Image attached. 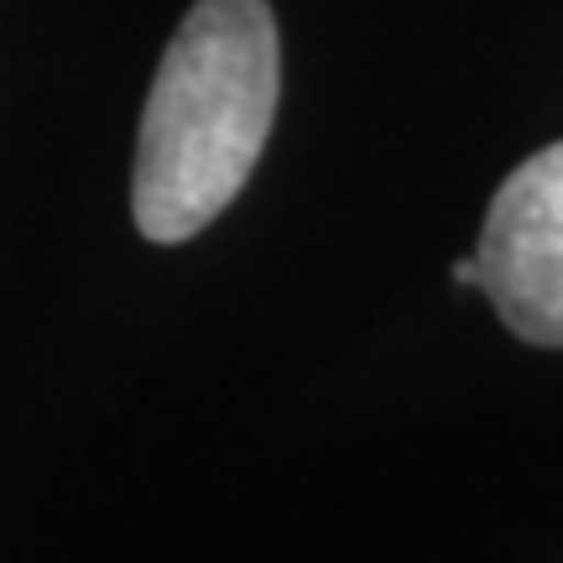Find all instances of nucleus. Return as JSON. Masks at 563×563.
Returning a JSON list of instances; mask_svg holds the SVG:
<instances>
[{"mask_svg": "<svg viewBox=\"0 0 563 563\" xmlns=\"http://www.w3.org/2000/svg\"><path fill=\"white\" fill-rule=\"evenodd\" d=\"M282 95L266 0H199L167 42L141 110L131 214L157 245L194 241L256 173Z\"/></svg>", "mask_w": 563, "mask_h": 563, "instance_id": "nucleus-1", "label": "nucleus"}, {"mask_svg": "<svg viewBox=\"0 0 563 563\" xmlns=\"http://www.w3.org/2000/svg\"><path fill=\"white\" fill-rule=\"evenodd\" d=\"M475 287L522 344L563 350V141L511 167L485 209Z\"/></svg>", "mask_w": 563, "mask_h": 563, "instance_id": "nucleus-2", "label": "nucleus"}, {"mask_svg": "<svg viewBox=\"0 0 563 563\" xmlns=\"http://www.w3.org/2000/svg\"><path fill=\"white\" fill-rule=\"evenodd\" d=\"M454 282H460V287H475V262H470V256L454 262Z\"/></svg>", "mask_w": 563, "mask_h": 563, "instance_id": "nucleus-3", "label": "nucleus"}]
</instances>
